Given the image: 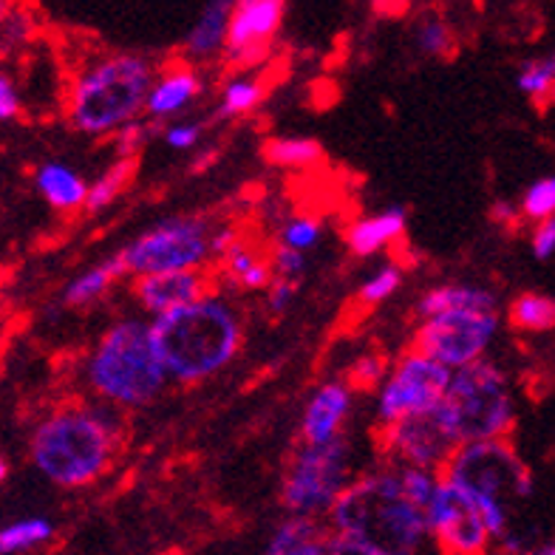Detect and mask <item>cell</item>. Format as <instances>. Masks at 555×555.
Wrapping results in <instances>:
<instances>
[{"mask_svg": "<svg viewBox=\"0 0 555 555\" xmlns=\"http://www.w3.org/2000/svg\"><path fill=\"white\" fill-rule=\"evenodd\" d=\"M439 474L468 490L476 502H519L533 496V470L507 437L462 442Z\"/></svg>", "mask_w": 555, "mask_h": 555, "instance_id": "obj_7", "label": "cell"}, {"mask_svg": "<svg viewBox=\"0 0 555 555\" xmlns=\"http://www.w3.org/2000/svg\"><path fill=\"white\" fill-rule=\"evenodd\" d=\"M35 188L60 212H74L86 207L88 182L66 162H43L35 170Z\"/></svg>", "mask_w": 555, "mask_h": 555, "instance_id": "obj_21", "label": "cell"}, {"mask_svg": "<svg viewBox=\"0 0 555 555\" xmlns=\"http://www.w3.org/2000/svg\"><path fill=\"white\" fill-rule=\"evenodd\" d=\"M219 267L221 275L227 278V284L233 286V289H242V293L267 289V284L272 281L270 256H263L261 249L249 238H244V235H235L230 247L221 253Z\"/></svg>", "mask_w": 555, "mask_h": 555, "instance_id": "obj_19", "label": "cell"}, {"mask_svg": "<svg viewBox=\"0 0 555 555\" xmlns=\"http://www.w3.org/2000/svg\"><path fill=\"white\" fill-rule=\"evenodd\" d=\"M323 224L314 216H289L284 224L278 227V244L284 247L300 249V253H309L321 244Z\"/></svg>", "mask_w": 555, "mask_h": 555, "instance_id": "obj_34", "label": "cell"}, {"mask_svg": "<svg viewBox=\"0 0 555 555\" xmlns=\"http://www.w3.org/2000/svg\"><path fill=\"white\" fill-rule=\"evenodd\" d=\"M212 224L205 216H176L133 238L119 253L122 272L131 278L173 270H205L212 261Z\"/></svg>", "mask_w": 555, "mask_h": 555, "instance_id": "obj_8", "label": "cell"}, {"mask_svg": "<svg viewBox=\"0 0 555 555\" xmlns=\"http://www.w3.org/2000/svg\"><path fill=\"white\" fill-rule=\"evenodd\" d=\"M530 244H533V256L539 261H550L555 253V221L553 219H544V221H535V230L530 235Z\"/></svg>", "mask_w": 555, "mask_h": 555, "instance_id": "obj_42", "label": "cell"}, {"mask_svg": "<svg viewBox=\"0 0 555 555\" xmlns=\"http://www.w3.org/2000/svg\"><path fill=\"white\" fill-rule=\"evenodd\" d=\"M442 405L460 434V442L511 437L519 416L511 377L488 358L451 369Z\"/></svg>", "mask_w": 555, "mask_h": 555, "instance_id": "obj_6", "label": "cell"}, {"mask_svg": "<svg viewBox=\"0 0 555 555\" xmlns=\"http://www.w3.org/2000/svg\"><path fill=\"white\" fill-rule=\"evenodd\" d=\"M425 516H428V535L442 553L482 555L493 547V535L485 525L476 499L442 474Z\"/></svg>", "mask_w": 555, "mask_h": 555, "instance_id": "obj_13", "label": "cell"}, {"mask_svg": "<svg viewBox=\"0 0 555 555\" xmlns=\"http://www.w3.org/2000/svg\"><path fill=\"white\" fill-rule=\"evenodd\" d=\"M133 170H137V156H119L108 170H105L94 184H88L86 193V210L100 212L111 207L125 191V184L131 182Z\"/></svg>", "mask_w": 555, "mask_h": 555, "instance_id": "obj_27", "label": "cell"}, {"mask_svg": "<svg viewBox=\"0 0 555 555\" xmlns=\"http://www.w3.org/2000/svg\"><path fill=\"white\" fill-rule=\"evenodd\" d=\"M21 91H17L15 80L9 77V72L0 68V122H12V119L21 117Z\"/></svg>", "mask_w": 555, "mask_h": 555, "instance_id": "obj_41", "label": "cell"}, {"mask_svg": "<svg viewBox=\"0 0 555 555\" xmlns=\"http://www.w3.org/2000/svg\"><path fill=\"white\" fill-rule=\"evenodd\" d=\"M156 131L154 119H131L125 122L114 137H117V154L119 156H139V151L145 147L147 137Z\"/></svg>", "mask_w": 555, "mask_h": 555, "instance_id": "obj_36", "label": "cell"}, {"mask_svg": "<svg viewBox=\"0 0 555 555\" xmlns=\"http://www.w3.org/2000/svg\"><path fill=\"white\" fill-rule=\"evenodd\" d=\"M263 103V86L256 77H230L221 88L219 96V117L238 119L247 117Z\"/></svg>", "mask_w": 555, "mask_h": 555, "instance_id": "obj_29", "label": "cell"}, {"mask_svg": "<svg viewBox=\"0 0 555 555\" xmlns=\"http://www.w3.org/2000/svg\"><path fill=\"white\" fill-rule=\"evenodd\" d=\"M7 474H9V465H7V460H3V456H0V482H3V479H7Z\"/></svg>", "mask_w": 555, "mask_h": 555, "instance_id": "obj_45", "label": "cell"}, {"mask_svg": "<svg viewBox=\"0 0 555 555\" xmlns=\"http://www.w3.org/2000/svg\"><path fill=\"white\" fill-rule=\"evenodd\" d=\"M156 63L145 54H100L74 74L66 114L82 137H114L125 122L142 117Z\"/></svg>", "mask_w": 555, "mask_h": 555, "instance_id": "obj_4", "label": "cell"}, {"mask_svg": "<svg viewBox=\"0 0 555 555\" xmlns=\"http://www.w3.org/2000/svg\"><path fill=\"white\" fill-rule=\"evenodd\" d=\"M12 3H15V0H0V29H3V17H7V12Z\"/></svg>", "mask_w": 555, "mask_h": 555, "instance_id": "obj_44", "label": "cell"}, {"mask_svg": "<svg viewBox=\"0 0 555 555\" xmlns=\"http://www.w3.org/2000/svg\"><path fill=\"white\" fill-rule=\"evenodd\" d=\"M448 309H496V295L482 289V286L446 284L428 289L420 298V304H416V314L420 318L448 312Z\"/></svg>", "mask_w": 555, "mask_h": 555, "instance_id": "obj_23", "label": "cell"}, {"mask_svg": "<svg viewBox=\"0 0 555 555\" xmlns=\"http://www.w3.org/2000/svg\"><path fill=\"white\" fill-rule=\"evenodd\" d=\"M86 383L96 400L117 409L151 405L170 380L154 349L147 321L125 318L114 323L88 358Z\"/></svg>", "mask_w": 555, "mask_h": 555, "instance_id": "obj_5", "label": "cell"}, {"mask_svg": "<svg viewBox=\"0 0 555 555\" xmlns=\"http://www.w3.org/2000/svg\"><path fill=\"white\" fill-rule=\"evenodd\" d=\"M516 88L527 100L539 103L541 108L553 103V88H555V60L550 57H535L527 60L525 66L516 74Z\"/></svg>", "mask_w": 555, "mask_h": 555, "instance_id": "obj_31", "label": "cell"}, {"mask_svg": "<svg viewBox=\"0 0 555 555\" xmlns=\"http://www.w3.org/2000/svg\"><path fill=\"white\" fill-rule=\"evenodd\" d=\"M451 369L425 351L411 349L397 360L377 386V425H388L414 411L431 409L446 395Z\"/></svg>", "mask_w": 555, "mask_h": 555, "instance_id": "obj_12", "label": "cell"}, {"mask_svg": "<svg viewBox=\"0 0 555 555\" xmlns=\"http://www.w3.org/2000/svg\"><path fill=\"white\" fill-rule=\"evenodd\" d=\"M414 43L425 57H448L453 52V29L442 15H423L416 21Z\"/></svg>", "mask_w": 555, "mask_h": 555, "instance_id": "obj_32", "label": "cell"}, {"mask_svg": "<svg viewBox=\"0 0 555 555\" xmlns=\"http://www.w3.org/2000/svg\"><path fill=\"white\" fill-rule=\"evenodd\" d=\"M151 340L168 380L196 386L227 369L242 349L244 323L238 309L210 289L202 298L154 314Z\"/></svg>", "mask_w": 555, "mask_h": 555, "instance_id": "obj_2", "label": "cell"}, {"mask_svg": "<svg viewBox=\"0 0 555 555\" xmlns=\"http://www.w3.org/2000/svg\"><path fill=\"white\" fill-rule=\"evenodd\" d=\"M490 216H493L496 221H502V224L504 221H507V224H513L516 219H521L519 207L511 205V202H496V205H493V210H490Z\"/></svg>", "mask_w": 555, "mask_h": 555, "instance_id": "obj_43", "label": "cell"}, {"mask_svg": "<svg viewBox=\"0 0 555 555\" xmlns=\"http://www.w3.org/2000/svg\"><path fill=\"white\" fill-rule=\"evenodd\" d=\"M54 539V525L43 516H29L17 519L12 525L0 527V555L31 553L37 547H46Z\"/></svg>", "mask_w": 555, "mask_h": 555, "instance_id": "obj_26", "label": "cell"}, {"mask_svg": "<svg viewBox=\"0 0 555 555\" xmlns=\"http://www.w3.org/2000/svg\"><path fill=\"white\" fill-rule=\"evenodd\" d=\"M286 0H235L221 57L238 68L261 63L284 23Z\"/></svg>", "mask_w": 555, "mask_h": 555, "instance_id": "obj_14", "label": "cell"}, {"mask_svg": "<svg viewBox=\"0 0 555 555\" xmlns=\"http://www.w3.org/2000/svg\"><path fill=\"white\" fill-rule=\"evenodd\" d=\"M351 391L349 383L332 380L323 383L307 402L304 423H300V439L304 442H326V439L340 437L346 416L351 411Z\"/></svg>", "mask_w": 555, "mask_h": 555, "instance_id": "obj_17", "label": "cell"}, {"mask_svg": "<svg viewBox=\"0 0 555 555\" xmlns=\"http://www.w3.org/2000/svg\"><path fill=\"white\" fill-rule=\"evenodd\" d=\"M511 323L527 335H544L555 326V300L541 293L519 295L511 307Z\"/></svg>", "mask_w": 555, "mask_h": 555, "instance_id": "obj_28", "label": "cell"}, {"mask_svg": "<svg viewBox=\"0 0 555 555\" xmlns=\"http://www.w3.org/2000/svg\"><path fill=\"white\" fill-rule=\"evenodd\" d=\"M202 131H205L202 122H173L162 131V139L173 151H191V147H196L202 142Z\"/></svg>", "mask_w": 555, "mask_h": 555, "instance_id": "obj_40", "label": "cell"}, {"mask_svg": "<svg viewBox=\"0 0 555 555\" xmlns=\"http://www.w3.org/2000/svg\"><path fill=\"white\" fill-rule=\"evenodd\" d=\"M210 289L212 278H207L205 270H173L139 275L137 286H133L139 307L145 309L147 314H162L176 307H184V304L202 298Z\"/></svg>", "mask_w": 555, "mask_h": 555, "instance_id": "obj_15", "label": "cell"}, {"mask_svg": "<svg viewBox=\"0 0 555 555\" xmlns=\"http://www.w3.org/2000/svg\"><path fill=\"white\" fill-rule=\"evenodd\" d=\"M519 212H521V219H530V221L553 219V212H555V179L553 176H541V179H535V182L527 188L525 196H521Z\"/></svg>", "mask_w": 555, "mask_h": 555, "instance_id": "obj_35", "label": "cell"}, {"mask_svg": "<svg viewBox=\"0 0 555 555\" xmlns=\"http://www.w3.org/2000/svg\"><path fill=\"white\" fill-rule=\"evenodd\" d=\"M122 442L117 405H66L31 434L35 468L60 488H86L108 474Z\"/></svg>", "mask_w": 555, "mask_h": 555, "instance_id": "obj_3", "label": "cell"}, {"mask_svg": "<svg viewBox=\"0 0 555 555\" xmlns=\"http://www.w3.org/2000/svg\"><path fill=\"white\" fill-rule=\"evenodd\" d=\"M270 267H272V275L293 278V281H298V278L304 275V270H307V253L278 244V247L270 253Z\"/></svg>", "mask_w": 555, "mask_h": 555, "instance_id": "obj_38", "label": "cell"}, {"mask_svg": "<svg viewBox=\"0 0 555 555\" xmlns=\"http://www.w3.org/2000/svg\"><path fill=\"white\" fill-rule=\"evenodd\" d=\"M326 516V553L335 555H411L431 541L428 516L402 488L395 460L349 479Z\"/></svg>", "mask_w": 555, "mask_h": 555, "instance_id": "obj_1", "label": "cell"}, {"mask_svg": "<svg viewBox=\"0 0 555 555\" xmlns=\"http://www.w3.org/2000/svg\"><path fill=\"white\" fill-rule=\"evenodd\" d=\"M402 278H405V272H402L400 263H386V267L365 278L363 286L358 289V300L363 307H380L383 300H388L400 289Z\"/></svg>", "mask_w": 555, "mask_h": 555, "instance_id": "obj_33", "label": "cell"}, {"mask_svg": "<svg viewBox=\"0 0 555 555\" xmlns=\"http://www.w3.org/2000/svg\"><path fill=\"white\" fill-rule=\"evenodd\" d=\"M119 278H125V272L119 258L114 256L74 278L72 284L66 286V293H63V304L66 307H88V304H96V300L108 293L111 286L117 284Z\"/></svg>", "mask_w": 555, "mask_h": 555, "instance_id": "obj_24", "label": "cell"}, {"mask_svg": "<svg viewBox=\"0 0 555 555\" xmlns=\"http://www.w3.org/2000/svg\"><path fill=\"white\" fill-rule=\"evenodd\" d=\"M388 372V363L383 354H363L360 360H354V365L349 369V386L358 388H377L383 383Z\"/></svg>", "mask_w": 555, "mask_h": 555, "instance_id": "obj_37", "label": "cell"}, {"mask_svg": "<svg viewBox=\"0 0 555 555\" xmlns=\"http://www.w3.org/2000/svg\"><path fill=\"white\" fill-rule=\"evenodd\" d=\"M233 3L235 0H207L193 29L184 37V57L191 63H210V60L221 57Z\"/></svg>", "mask_w": 555, "mask_h": 555, "instance_id": "obj_20", "label": "cell"}, {"mask_svg": "<svg viewBox=\"0 0 555 555\" xmlns=\"http://www.w3.org/2000/svg\"><path fill=\"white\" fill-rule=\"evenodd\" d=\"M35 35H37L35 12H31V7H26L23 0H15V3L9 7L7 17H3V29H0V57L23 52V49L35 40Z\"/></svg>", "mask_w": 555, "mask_h": 555, "instance_id": "obj_30", "label": "cell"}, {"mask_svg": "<svg viewBox=\"0 0 555 555\" xmlns=\"http://www.w3.org/2000/svg\"><path fill=\"white\" fill-rule=\"evenodd\" d=\"M295 295H298V281L272 275V281L267 284V309L272 314H284L286 309L293 307Z\"/></svg>", "mask_w": 555, "mask_h": 555, "instance_id": "obj_39", "label": "cell"}, {"mask_svg": "<svg viewBox=\"0 0 555 555\" xmlns=\"http://www.w3.org/2000/svg\"><path fill=\"white\" fill-rule=\"evenodd\" d=\"M202 88H205V82H202L198 68L193 66L191 60L179 63V66L165 68V72L156 68L151 88H147L145 111L142 114L147 119H154V122L179 117V114H184L202 96Z\"/></svg>", "mask_w": 555, "mask_h": 555, "instance_id": "obj_16", "label": "cell"}, {"mask_svg": "<svg viewBox=\"0 0 555 555\" xmlns=\"http://www.w3.org/2000/svg\"><path fill=\"white\" fill-rule=\"evenodd\" d=\"M349 482V442L344 434L326 442H304L286 470L281 502L286 513L326 516Z\"/></svg>", "mask_w": 555, "mask_h": 555, "instance_id": "obj_9", "label": "cell"}, {"mask_svg": "<svg viewBox=\"0 0 555 555\" xmlns=\"http://www.w3.org/2000/svg\"><path fill=\"white\" fill-rule=\"evenodd\" d=\"M414 349L439 360L448 369H460L485 358L499 335V309H448L420 318Z\"/></svg>", "mask_w": 555, "mask_h": 555, "instance_id": "obj_10", "label": "cell"}, {"mask_svg": "<svg viewBox=\"0 0 555 555\" xmlns=\"http://www.w3.org/2000/svg\"><path fill=\"white\" fill-rule=\"evenodd\" d=\"M380 442L388 460L428 470L446 468L451 453L462 446L442 400L431 409L414 411L395 423L380 425Z\"/></svg>", "mask_w": 555, "mask_h": 555, "instance_id": "obj_11", "label": "cell"}, {"mask_svg": "<svg viewBox=\"0 0 555 555\" xmlns=\"http://www.w3.org/2000/svg\"><path fill=\"white\" fill-rule=\"evenodd\" d=\"M267 162L284 170H307L323 159L321 142L309 137H278L263 147Z\"/></svg>", "mask_w": 555, "mask_h": 555, "instance_id": "obj_25", "label": "cell"}, {"mask_svg": "<svg viewBox=\"0 0 555 555\" xmlns=\"http://www.w3.org/2000/svg\"><path fill=\"white\" fill-rule=\"evenodd\" d=\"M409 227V212L402 207H386L383 212L374 216H363L346 230V247L358 258L377 256L391 244H397L405 235Z\"/></svg>", "mask_w": 555, "mask_h": 555, "instance_id": "obj_18", "label": "cell"}, {"mask_svg": "<svg viewBox=\"0 0 555 555\" xmlns=\"http://www.w3.org/2000/svg\"><path fill=\"white\" fill-rule=\"evenodd\" d=\"M330 530L321 527L318 516H298L289 513L284 525H278L272 533L267 553L270 555H323L326 553Z\"/></svg>", "mask_w": 555, "mask_h": 555, "instance_id": "obj_22", "label": "cell"}]
</instances>
